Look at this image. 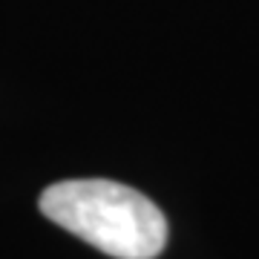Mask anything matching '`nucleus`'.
<instances>
[{"label": "nucleus", "instance_id": "f257e3e1", "mask_svg": "<svg viewBox=\"0 0 259 259\" xmlns=\"http://www.w3.org/2000/svg\"><path fill=\"white\" fill-rule=\"evenodd\" d=\"M40 213L115 259H156L167 219L156 202L110 179H69L40 193Z\"/></svg>", "mask_w": 259, "mask_h": 259}]
</instances>
